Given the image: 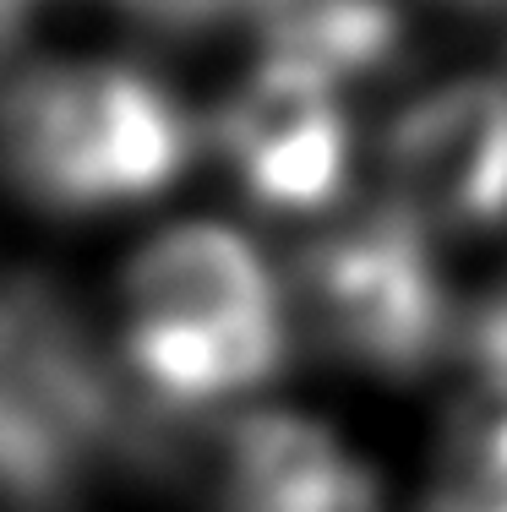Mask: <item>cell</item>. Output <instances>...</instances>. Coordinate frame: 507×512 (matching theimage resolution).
I'll list each match as a JSON object with an SVG mask.
<instances>
[{"instance_id": "cell-2", "label": "cell", "mask_w": 507, "mask_h": 512, "mask_svg": "<svg viewBox=\"0 0 507 512\" xmlns=\"http://www.w3.org/2000/svg\"><path fill=\"white\" fill-rule=\"evenodd\" d=\"M191 164L175 93L115 60H55L0 93V169L50 213H110L169 191Z\"/></svg>"}, {"instance_id": "cell-11", "label": "cell", "mask_w": 507, "mask_h": 512, "mask_svg": "<svg viewBox=\"0 0 507 512\" xmlns=\"http://www.w3.org/2000/svg\"><path fill=\"white\" fill-rule=\"evenodd\" d=\"M458 6H480V11H507V0H458Z\"/></svg>"}, {"instance_id": "cell-9", "label": "cell", "mask_w": 507, "mask_h": 512, "mask_svg": "<svg viewBox=\"0 0 507 512\" xmlns=\"http://www.w3.org/2000/svg\"><path fill=\"white\" fill-rule=\"evenodd\" d=\"M426 512H491V507L480 502V496H475V491H469V485L453 474V480L442 485V491H437V502H431Z\"/></svg>"}, {"instance_id": "cell-8", "label": "cell", "mask_w": 507, "mask_h": 512, "mask_svg": "<svg viewBox=\"0 0 507 512\" xmlns=\"http://www.w3.org/2000/svg\"><path fill=\"white\" fill-rule=\"evenodd\" d=\"M110 6L131 11V17H142V22H153V28L191 33V28H208V22L229 17V11L246 6V0H110Z\"/></svg>"}, {"instance_id": "cell-4", "label": "cell", "mask_w": 507, "mask_h": 512, "mask_svg": "<svg viewBox=\"0 0 507 512\" xmlns=\"http://www.w3.org/2000/svg\"><path fill=\"white\" fill-rule=\"evenodd\" d=\"M393 213L426 229H497L507 218V82L453 77L398 109L388 148Z\"/></svg>"}, {"instance_id": "cell-7", "label": "cell", "mask_w": 507, "mask_h": 512, "mask_svg": "<svg viewBox=\"0 0 507 512\" xmlns=\"http://www.w3.org/2000/svg\"><path fill=\"white\" fill-rule=\"evenodd\" d=\"M458 480H464L491 512H507V420L486 431V442L469 453V463L458 469Z\"/></svg>"}, {"instance_id": "cell-5", "label": "cell", "mask_w": 507, "mask_h": 512, "mask_svg": "<svg viewBox=\"0 0 507 512\" xmlns=\"http://www.w3.org/2000/svg\"><path fill=\"white\" fill-rule=\"evenodd\" d=\"M219 153L268 213L311 218L349 180V120L338 82L289 55H262L219 109Z\"/></svg>"}, {"instance_id": "cell-6", "label": "cell", "mask_w": 507, "mask_h": 512, "mask_svg": "<svg viewBox=\"0 0 507 512\" xmlns=\"http://www.w3.org/2000/svg\"><path fill=\"white\" fill-rule=\"evenodd\" d=\"M219 512H382V480L333 425L251 409L219 436Z\"/></svg>"}, {"instance_id": "cell-1", "label": "cell", "mask_w": 507, "mask_h": 512, "mask_svg": "<svg viewBox=\"0 0 507 512\" xmlns=\"http://www.w3.org/2000/svg\"><path fill=\"white\" fill-rule=\"evenodd\" d=\"M126 355L148 393L219 404L284 365V306L262 251L229 224H169L120 278Z\"/></svg>"}, {"instance_id": "cell-10", "label": "cell", "mask_w": 507, "mask_h": 512, "mask_svg": "<svg viewBox=\"0 0 507 512\" xmlns=\"http://www.w3.org/2000/svg\"><path fill=\"white\" fill-rule=\"evenodd\" d=\"M33 6H39V0H0V50L22 33V22H28Z\"/></svg>"}, {"instance_id": "cell-3", "label": "cell", "mask_w": 507, "mask_h": 512, "mask_svg": "<svg viewBox=\"0 0 507 512\" xmlns=\"http://www.w3.org/2000/svg\"><path fill=\"white\" fill-rule=\"evenodd\" d=\"M300 295L322 344L377 376H420L453 349V300L426 235L398 213L311 246L300 262Z\"/></svg>"}]
</instances>
